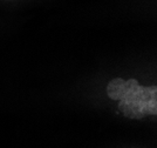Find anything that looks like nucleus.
Listing matches in <instances>:
<instances>
[{
	"label": "nucleus",
	"mask_w": 157,
	"mask_h": 148,
	"mask_svg": "<svg viewBox=\"0 0 157 148\" xmlns=\"http://www.w3.org/2000/svg\"><path fill=\"white\" fill-rule=\"evenodd\" d=\"M107 94L113 100H118V110L132 120H141L147 115L157 114V87H145L137 80L122 78L113 79L107 86Z\"/></svg>",
	"instance_id": "1"
}]
</instances>
